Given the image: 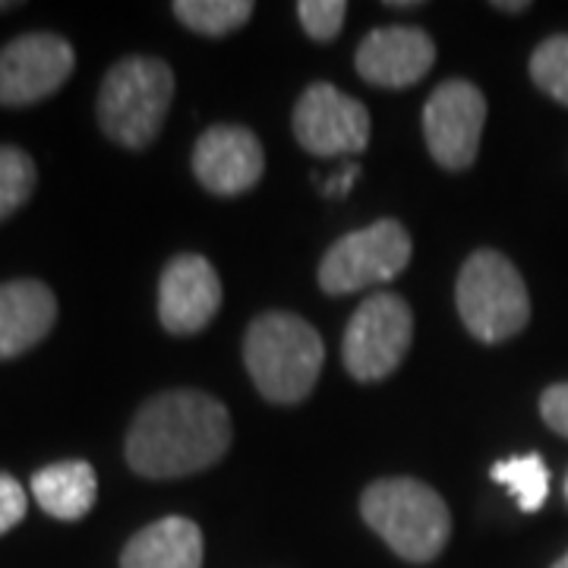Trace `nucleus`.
<instances>
[{
	"instance_id": "f257e3e1",
	"label": "nucleus",
	"mask_w": 568,
	"mask_h": 568,
	"mask_svg": "<svg viewBox=\"0 0 568 568\" xmlns=\"http://www.w3.org/2000/svg\"><path fill=\"white\" fill-rule=\"evenodd\" d=\"M227 448V407L196 388H178L149 398L126 433V462L149 480L200 474L219 465Z\"/></svg>"
},
{
	"instance_id": "f03ea898",
	"label": "nucleus",
	"mask_w": 568,
	"mask_h": 568,
	"mask_svg": "<svg viewBox=\"0 0 568 568\" xmlns=\"http://www.w3.org/2000/svg\"><path fill=\"white\" fill-rule=\"evenodd\" d=\"M244 361L265 402L297 405L313 392L323 373V335L301 316L272 310L246 328Z\"/></svg>"
},
{
	"instance_id": "7ed1b4c3",
	"label": "nucleus",
	"mask_w": 568,
	"mask_h": 568,
	"mask_svg": "<svg viewBox=\"0 0 568 568\" xmlns=\"http://www.w3.org/2000/svg\"><path fill=\"white\" fill-rule=\"evenodd\" d=\"M361 515L407 562H433L452 537L443 496L414 477H383L364 489Z\"/></svg>"
},
{
	"instance_id": "20e7f679",
	"label": "nucleus",
	"mask_w": 568,
	"mask_h": 568,
	"mask_svg": "<svg viewBox=\"0 0 568 568\" xmlns=\"http://www.w3.org/2000/svg\"><path fill=\"white\" fill-rule=\"evenodd\" d=\"M174 99V70L159 58H123L102 82L99 126L123 149H145L159 136Z\"/></svg>"
},
{
	"instance_id": "39448f33",
	"label": "nucleus",
	"mask_w": 568,
	"mask_h": 568,
	"mask_svg": "<svg viewBox=\"0 0 568 568\" xmlns=\"http://www.w3.org/2000/svg\"><path fill=\"white\" fill-rule=\"evenodd\" d=\"M455 304L467 332L484 345L508 342L530 320L525 278L499 250H477L467 256L455 284Z\"/></svg>"
},
{
	"instance_id": "423d86ee",
	"label": "nucleus",
	"mask_w": 568,
	"mask_h": 568,
	"mask_svg": "<svg viewBox=\"0 0 568 568\" xmlns=\"http://www.w3.org/2000/svg\"><path fill=\"white\" fill-rule=\"evenodd\" d=\"M410 253L414 244L405 224L379 219L328 246L320 263V287L325 294H354L373 284H386L405 272Z\"/></svg>"
},
{
	"instance_id": "0eeeda50",
	"label": "nucleus",
	"mask_w": 568,
	"mask_h": 568,
	"mask_svg": "<svg viewBox=\"0 0 568 568\" xmlns=\"http://www.w3.org/2000/svg\"><path fill=\"white\" fill-rule=\"evenodd\" d=\"M410 335H414V316L405 297L392 291L366 297L345 328L342 357L347 373L357 383L386 379L405 361Z\"/></svg>"
},
{
	"instance_id": "6e6552de",
	"label": "nucleus",
	"mask_w": 568,
	"mask_h": 568,
	"mask_svg": "<svg viewBox=\"0 0 568 568\" xmlns=\"http://www.w3.org/2000/svg\"><path fill=\"white\" fill-rule=\"evenodd\" d=\"M487 123V99L467 80H448L433 89L424 108V136L429 155L446 171H465L477 159Z\"/></svg>"
},
{
	"instance_id": "1a4fd4ad",
	"label": "nucleus",
	"mask_w": 568,
	"mask_h": 568,
	"mask_svg": "<svg viewBox=\"0 0 568 568\" xmlns=\"http://www.w3.org/2000/svg\"><path fill=\"white\" fill-rule=\"evenodd\" d=\"M294 136L310 155H361L369 145V111L332 82H313L294 108Z\"/></svg>"
},
{
	"instance_id": "9d476101",
	"label": "nucleus",
	"mask_w": 568,
	"mask_h": 568,
	"mask_svg": "<svg viewBox=\"0 0 568 568\" xmlns=\"http://www.w3.org/2000/svg\"><path fill=\"white\" fill-rule=\"evenodd\" d=\"M77 67L73 44L51 32H29L0 51V104L22 108L54 95Z\"/></svg>"
},
{
	"instance_id": "9b49d317",
	"label": "nucleus",
	"mask_w": 568,
	"mask_h": 568,
	"mask_svg": "<svg viewBox=\"0 0 568 568\" xmlns=\"http://www.w3.org/2000/svg\"><path fill=\"white\" fill-rule=\"evenodd\" d=\"M222 306V278L205 256L181 253L159 282V320L171 335H196Z\"/></svg>"
},
{
	"instance_id": "f8f14e48",
	"label": "nucleus",
	"mask_w": 568,
	"mask_h": 568,
	"mask_svg": "<svg viewBox=\"0 0 568 568\" xmlns=\"http://www.w3.org/2000/svg\"><path fill=\"white\" fill-rule=\"evenodd\" d=\"M265 171L256 133L237 123L209 126L193 149V174L215 196H241L253 190Z\"/></svg>"
},
{
	"instance_id": "ddd939ff",
	"label": "nucleus",
	"mask_w": 568,
	"mask_h": 568,
	"mask_svg": "<svg viewBox=\"0 0 568 568\" xmlns=\"http://www.w3.org/2000/svg\"><path fill=\"white\" fill-rule=\"evenodd\" d=\"M436 44L417 26H386L373 29L357 48V73L369 85L407 89L433 70Z\"/></svg>"
},
{
	"instance_id": "4468645a",
	"label": "nucleus",
	"mask_w": 568,
	"mask_h": 568,
	"mask_svg": "<svg viewBox=\"0 0 568 568\" xmlns=\"http://www.w3.org/2000/svg\"><path fill=\"white\" fill-rule=\"evenodd\" d=\"M58 323V301L36 278L0 284V361H13L39 345Z\"/></svg>"
},
{
	"instance_id": "2eb2a0df",
	"label": "nucleus",
	"mask_w": 568,
	"mask_h": 568,
	"mask_svg": "<svg viewBox=\"0 0 568 568\" xmlns=\"http://www.w3.org/2000/svg\"><path fill=\"white\" fill-rule=\"evenodd\" d=\"M121 568H203V530L190 518L168 515L123 547Z\"/></svg>"
},
{
	"instance_id": "dca6fc26",
	"label": "nucleus",
	"mask_w": 568,
	"mask_h": 568,
	"mask_svg": "<svg viewBox=\"0 0 568 568\" xmlns=\"http://www.w3.org/2000/svg\"><path fill=\"white\" fill-rule=\"evenodd\" d=\"M32 496L51 518L80 521L99 499V477L89 462H58L36 470Z\"/></svg>"
},
{
	"instance_id": "f3484780",
	"label": "nucleus",
	"mask_w": 568,
	"mask_h": 568,
	"mask_svg": "<svg viewBox=\"0 0 568 568\" xmlns=\"http://www.w3.org/2000/svg\"><path fill=\"white\" fill-rule=\"evenodd\" d=\"M489 477H493L496 484H503V487L515 496L518 508L528 511V515L530 511H540L544 503H547L549 467L537 452L518 455V458H508V462H496V465L489 467Z\"/></svg>"
},
{
	"instance_id": "a211bd4d",
	"label": "nucleus",
	"mask_w": 568,
	"mask_h": 568,
	"mask_svg": "<svg viewBox=\"0 0 568 568\" xmlns=\"http://www.w3.org/2000/svg\"><path fill=\"white\" fill-rule=\"evenodd\" d=\"M174 17L196 36L222 39L253 17L250 0H178Z\"/></svg>"
},
{
	"instance_id": "6ab92c4d",
	"label": "nucleus",
	"mask_w": 568,
	"mask_h": 568,
	"mask_svg": "<svg viewBox=\"0 0 568 568\" xmlns=\"http://www.w3.org/2000/svg\"><path fill=\"white\" fill-rule=\"evenodd\" d=\"M36 190V162L20 145H0V222L29 203Z\"/></svg>"
},
{
	"instance_id": "aec40b11",
	"label": "nucleus",
	"mask_w": 568,
	"mask_h": 568,
	"mask_svg": "<svg viewBox=\"0 0 568 568\" xmlns=\"http://www.w3.org/2000/svg\"><path fill=\"white\" fill-rule=\"evenodd\" d=\"M530 80L549 99L568 108V36H552L537 44V51L530 54Z\"/></svg>"
},
{
	"instance_id": "412c9836",
	"label": "nucleus",
	"mask_w": 568,
	"mask_h": 568,
	"mask_svg": "<svg viewBox=\"0 0 568 568\" xmlns=\"http://www.w3.org/2000/svg\"><path fill=\"white\" fill-rule=\"evenodd\" d=\"M297 17H301V26L310 39L332 41L345 26L347 3L345 0H301Z\"/></svg>"
},
{
	"instance_id": "4be33fe9",
	"label": "nucleus",
	"mask_w": 568,
	"mask_h": 568,
	"mask_svg": "<svg viewBox=\"0 0 568 568\" xmlns=\"http://www.w3.org/2000/svg\"><path fill=\"white\" fill-rule=\"evenodd\" d=\"M26 508H29V496L17 477L10 474H0V534L13 530L26 518Z\"/></svg>"
},
{
	"instance_id": "5701e85b",
	"label": "nucleus",
	"mask_w": 568,
	"mask_h": 568,
	"mask_svg": "<svg viewBox=\"0 0 568 568\" xmlns=\"http://www.w3.org/2000/svg\"><path fill=\"white\" fill-rule=\"evenodd\" d=\"M540 417L544 424L566 436L568 439V383H559V386H549L544 395H540Z\"/></svg>"
},
{
	"instance_id": "b1692460",
	"label": "nucleus",
	"mask_w": 568,
	"mask_h": 568,
	"mask_svg": "<svg viewBox=\"0 0 568 568\" xmlns=\"http://www.w3.org/2000/svg\"><path fill=\"white\" fill-rule=\"evenodd\" d=\"M357 178H361V168L347 162L342 174H332V178L325 181L323 193L328 196V200H342V196H347V193H351V186H354V181H357Z\"/></svg>"
},
{
	"instance_id": "393cba45",
	"label": "nucleus",
	"mask_w": 568,
	"mask_h": 568,
	"mask_svg": "<svg viewBox=\"0 0 568 568\" xmlns=\"http://www.w3.org/2000/svg\"><path fill=\"white\" fill-rule=\"evenodd\" d=\"M496 10H506V13H525L530 3L528 0H521V3H493Z\"/></svg>"
},
{
	"instance_id": "a878e982",
	"label": "nucleus",
	"mask_w": 568,
	"mask_h": 568,
	"mask_svg": "<svg viewBox=\"0 0 568 568\" xmlns=\"http://www.w3.org/2000/svg\"><path fill=\"white\" fill-rule=\"evenodd\" d=\"M386 7H392V10H417L420 3L417 0H402V3H386Z\"/></svg>"
},
{
	"instance_id": "bb28decb",
	"label": "nucleus",
	"mask_w": 568,
	"mask_h": 568,
	"mask_svg": "<svg viewBox=\"0 0 568 568\" xmlns=\"http://www.w3.org/2000/svg\"><path fill=\"white\" fill-rule=\"evenodd\" d=\"M552 568H568V552H566V556H562V559H559V562H556V566H552Z\"/></svg>"
},
{
	"instance_id": "cd10ccee",
	"label": "nucleus",
	"mask_w": 568,
	"mask_h": 568,
	"mask_svg": "<svg viewBox=\"0 0 568 568\" xmlns=\"http://www.w3.org/2000/svg\"><path fill=\"white\" fill-rule=\"evenodd\" d=\"M13 7H17V3H0V13H3V10H13Z\"/></svg>"
},
{
	"instance_id": "c85d7f7f",
	"label": "nucleus",
	"mask_w": 568,
	"mask_h": 568,
	"mask_svg": "<svg viewBox=\"0 0 568 568\" xmlns=\"http://www.w3.org/2000/svg\"><path fill=\"white\" fill-rule=\"evenodd\" d=\"M566 489H568V487H566Z\"/></svg>"
}]
</instances>
